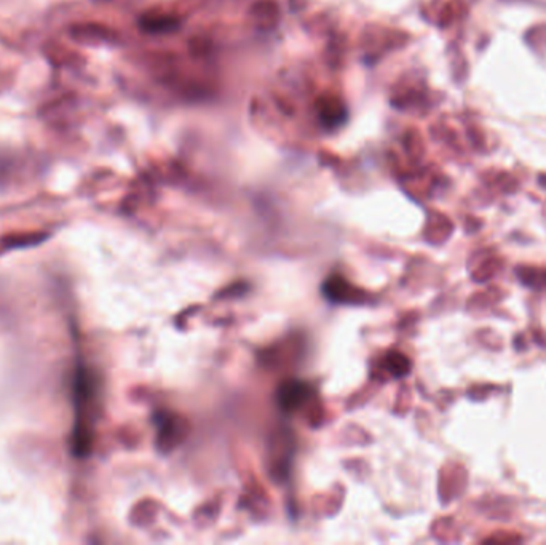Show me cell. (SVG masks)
Masks as SVG:
<instances>
[{"mask_svg":"<svg viewBox=\"0 0 546 545\" xmlns=\"http://www.w3.org/2000/svg\"><path fill=\"white\" fill-rule=\"evenodd\" d=\"M312 388L300 381L285 382L278 388V403L286 411L297 410L300 405H304L309 400Z\"/></svg>","mask_w":546,"mask_h":545,"instance_id":"obj_1","label":"cell"},{"mask_svg":"<svg viewBox=\"0 0 546 545\" xmlns=\"http://www.w3.org/2000/svg\"><path fill=\"white\" fill-rule=\"evenodd\" d=\"M67 33L75 42L85 43V45H96V43L109 40L112 37L108 28L96 23H75L69 28Z\"/></svg>","mask_w":546,"mask_h":545,"instance_id":"obj_2","label":"cell"},{"mask_svg":"<svg viewBox=\"0 0 546 545\" xmlns=\"http://www.w3.org/2000/svg\"><path fill=\"white\" fill-rule=\"evenodd\" d=\"M43 55H45L47 60L56 67L74 66L75 62H77V55L55 40H50L43 45Z\"/></svg>","mask_w":546,"mask_h":545,"instance_id":"obj_3","label":"cell"},{"mask_svg":"<svg viewBox=\"0 0 546 545\" xmlns=\"http://www.w3.org/2000/svg\"><path fill=\"white\" fill-rule=\"evenodd\" d=\"M356 290H351L350 283H347L342 277H332L324 285V294L331 300L345 303V300H355Z\"/></svg>","mask_w":546,"mask_h":545,"instance_id":"obj_4","label":"cell"},{"mask_svg":"<svg viewBox=\"0 0 546 545\" xmlns=\"http://www.w3.org/2000/svg\"><path fill=\"white\" fill-rule=\"evenodd\" d=\"M47 237H48L47 234H40V232H33V234H13V235L4 237V239L0 240V243H2V248L0 249L33 247L45 240Z\"/></svg>","mask_w":546,"mask_h":545,"instance_id":"obj_5","label":"cell"},{"mask_svg":"<svg viewBox=\"0 0 546 545\" xmlns=\"http://www.w3.org/2000/svg\"><path fill=\"white\" fill-rule=\"evenodd\" d=\"M387 368L394 378H404L411 373V361L407 356L399 352H392L387 356Z\"/></svg>","mask_w":546,"mask_h":545,"instance_id":"obj_6","label":"cell"},{"mask_svg":"<svg viewBox=\"0 0 546 545\" xmlns=\"http://www.w3.org/2000/svg\"><path fill=\"white\" fill-rule=\"evenodd\" d=\"M176 434H178V427H176L174 422L171 419H161L160 421V443H169V442H178L176 438Z\"/></svg>","mask_w":546,"mask_h":545,"instance_id":"obj_7","label":"cell"},{"mask_svg":"<svg viewBox=\"0 0 546 545\" xmlns=\"http://www.w3.org/2000/svg\"><path fill=\"white\" fill-rule=\"evenodd\" d=\"M543 279H545V280H546V274H545V277H543Z\"/></svg>","mask_w":546,"mask_h":545,"instance_id":"obj_8","label":"cell"}]
</instances>
